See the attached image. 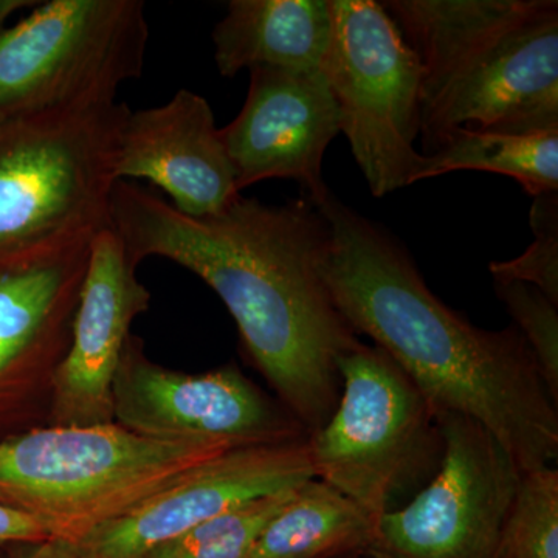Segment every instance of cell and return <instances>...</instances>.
<instances>
[{"label":"cell","instance_id":"e0dca14e","mask_svg":"<svg viewBox=\"0 0 558 558\" xmlns=\"http://www.w3.org/2000/svg\"><path fill=\"white\" fill-rule=\"evenodd\" d=\"M376 520L329 484L307 480L269 521L248 558H333L365 553Z\"/></svg>","mask_w":558,"mask_h":558},{"label":"cell","instance_id":"d6986e66","mask_svg":"<svg viewBox=\"0 0 558 558\" xmlns=\"http://www.w3.org/2000/svg\"><path fill=\"white\" fill-rule=\"evenodd\" d=\"M494 558H558V470L521 473Z\"/></svg>","mask_w":558,"mask_h":558},{"label":"cell","instance_id":"ac0fdd59","mask_svg":"<svg viewBox=\"0 0 558 558\" xmlns=\"http://www.w3.org/2000/svg\"><path fill=\"white\" fill-rule=\"evenodd\" d=\"M454 171L509 175L532 197L558 193V131L543 134H499L453 130L422 156L414 183Z\"/></svg>","mask_w":558,"mask_h":558},{"label":"cell","instance_id":"7402d4cb","mask_svg":"<svg viewBox=\"0 0 558 558\" xmlns=\"http://www.w3.org/2000/svg\"><path fill=\"white\" fill-rule=\"evenodd\" d=\"M534 242L519 258L488 264L494 281L534 286L558 306V193L534 197L529 215Z\"/></svg>","mask_w":558,"mask_h":558},{"label":"cell","instance_id":"7c38bea8","mask_svg":"<svg viewBox=\"0 0 558 558\" xmlns=\"http://www.w3.org/2000/svg\"><path fill=\"white\" fill-rule=\"evenodd\" d=\"M307 438L241 447L202 462L128 515L80 539L78 558H143L227 510L299 487L315 478Z\"/></svg>","mask_w":558,"mask_h":558},{"label":"cell","instance_id":"277c9868","mask_svg":"<svg viewBox=\"0 0 558 558\" xmlns=\"http://www.w3.org/2000/svg\"><path fill=\"white\" fill-rule=\"evenodd\" d=\"M229 450L145 438L116 422L44 425L0 440V506L36 521L51 538L76 545Z\"/></svg>","mask_w":558,"mask_h":558},{"label":"cell","instance_id":"6da1fadb","mask_svg":"<svg viewBox=\"0 0 558 558\" xmlns=\"http://www.w3.org/2000/svg\"><path fill=\"white\" fill-rule=\"evenodd\" d=\"M109 213L132 264L172 260L215 290L279 403L307 435L318 432L339 402L340 359L362 343L323 279L328 226L318 208L307 197L271 205L241 194L219 215L191 218L120 180Z\"/></svg>","mask_w":558,"mask_h":558},{"label":"cell","instance_id":"30bf717a","mask_svg":"<svg viewBox=\"0 0 558 558\" xmlns=\"http://www.w3.org/2000/svg\"><path fill=\"white\" fill-rule=\"evenodd\" d=\"M438 472L402 508L376 520L373 558H494L521 473L478 422L440 414Z\"/></svg>","mask_w":558,"mask_h":558},{"label":"cell","instance_id":"d4e9b609","mask_svg":"<svg viewBox=\"0 0 558 558\" xmlns=\"http://www.w3.org/2000/svg\"><path fill=\"white\" fill-rule=\"evenodd\" d=\"M36 3L38 2H32V0H0V28L5 27L7 21L14 13L27 7H35Z\"/></svg>","mask_w":558,"mask_h":558},{"label":"cell","instance_id":"4fadbf2b","mask_svg":"<svg viewBox=\"0 0 558 558\" xmlns=\"http://www.w3.org/2000/svg\"><path fill=\"white\" fill-rule=\"evenodd\" d=\"M247 98L236 119L220 128L242 191L264 180L299 183L318 205L330 190L323 157L340 134V116L322 70H248Z\"/></svg>","mask_w":558,"mask_h":558},{"label":"cell","instance_id":"5bb4252c","mask_svg":"<svg viewBox=\"0 0 558 558\" xmlns=\"http://www.w3.org/2000/svg\"><path fill=\"white\" fill-rule=\"evenodd\" d=\"M150 306L119 234H94L89 266L73 319L72 339L51 388L47 425L87 427L113 422L112 384L132 333Z\"/></svg>","mask_w":558,"mask_h":558},{"label":"cell","instance_id":"603a6c76","mask_svg":"<svg viewBox=\"0 0 558 558\" xmlns=\"http://www.w3.org/2000/svg\"><path fill=\"white\" fill-rule=\"evenodd\" d=\"M51 538L36 521L16 510L0 506V548L14 543L38 542Z\"/></svg>","mask_w":558,"mask_h":558},{"label":"cell","instance_id":"8fae6325","mask_svg":"<svg viewBox=\"0 0 558 558\" xmlns=\"http://www.w3.org/2000/svg\"><path fill=\"white\" fill-rule=\"evenodd\" d=\"M113 422L145 438L229 449L307 438L292 414L236 366L180 373L153 362L132 336L112 384Z\"/></svg>","mask_w":558,"mask_h":558},{"label":"cell","instance_id":"9c48e42d","mask_svg":"<svg viewBox=\"0 0 558 558\" xmlns=\"http://www.w3.org/2000/svg\"><path fill=\"white\" fill-rule=\"evenodd\" d=\"M95 233L70 231L0 255V440L47 425Z\"/></svg>","mask_w":558,"mask_h":558},{"label":"cell","instance_id":"484cf974","mask_svg":"<svg viewBox=\"0 0 558 558\" xmlns=\"http://www.w3.org/2000/svg\"><path fill=\"white\" fill-rule=\"evenodd\" d=\"M0 549H2V548H0Z\"/></svg>","mask_w":558,"mask_h":558},{"label":"cell","instance_id":"ba28073f","mask_svg":"<svg viewBox=\"0 0 558 558\" xmlns=\"http://www.w3.org/2000/svg\"><path fill=\"white\" fill-rule=\"evenodd\" d=\"M322 70L355 163L374 197L413 185L422 154V65L380 2L330 0Z\"/></svg>","mask_w":558,"mask_h":558},{"label":"cell","instance_id":"2e32d148","mask_svg":"<svg viewBox=\"0 0 558 558\" xmlns=\"http://www.w3.org/2000/svg\"><path fill=\"white\" fill-rule=\"evenodd\" d=\"M332 32L330 0H231L213 31L220 75L270 68L312 72Z\"/></svg>","mask_w":558,"mask_h":558},{"label":"cell","instance_id":"9a60e30c","mask_svg":"<svg viewBox=\"0 0 558 558\" xmlns=\"http://www.w3.org/2000/svg\"><path fill=\"white\" fill-rule=\"evenodd\" d=\"M116 175L149 180L191 218L219 215L241 196L211 106L186 89L156 108L131 110Z\"/></svg>","mask_w":558,"mask_h":558},{"label":"cell","instance_id":"44dd1931","mask_svg":"<svg viewBox=\"0 0 558 558\" xmlns=\"http://www.w3.org/2000/svg\"><path fill=\"white\" fill-rule=\"evenodd\" d=\"M498 299L505 303L526 340L550 399L558 405V306L534 286L520 281H494Z\"/></svg>","mask_w":558,"mask_h":558},{"label":"cell","instance_id":"cb8c5ba5","mask_svg":"<svg viewBox=\"0 0 558 558\" xmlns=\"http://www.w3.org/2000/svg\"><path fill=\"white\" fill-rule=\"evenodd\" d=\"M0 558H78V554L68 539L46 538L3 546Z\"/></svg>","mask_w":558,"mask_h":558},{"label":"cell","instance_id":"3957f363","mask_svg":"<svg viewBox=\"0 0 558 558\" xmlns=\"http://www.w3.org/2000/svg\"><path fill=\"white\" fill-rule=\"evenodd\" d=\"M422 65V156L453 130L558 131L557 0H385Z\"/></svg>","mask_w":558,"mask_h":558},{"label":"cell","instance_id":"7a4b0ae2","mask_svg":"<svg viewBox=\"0 0 558 558\" xmlns=\"http://www.w3.org/2000/svg\"><path fill=\"white\" fill-rule=\"evenodd\" d=\"M315 207L328 226L323 279L354 332L369 337L438 416L483 425L520 472L553 465L557 405L520 330L472 325L429 290L389 231L332 193Z\"/></svg>","mask_w":558,"mask_h":558},{"label":"cell","instance_id":"52a82bcc","mask_svg":"<svg viewBox=\"0 0 558 558\" xmlns=\"http://www.w3.org/2000/svg\"><path fill=\"white\" fill-rule=\"evenodd\" d=\"M149 28L142 0H50L0 28V121L116 102L142 76Z\"/></svg>","mask_w":558,"mask_h":558},{"label":"cell","instance_id":"5b68a950","mask_svg":"<svg viewBox=\"0 0 558 558\" xmlns=\"http://www.w3.org/2000/svg\"><path fill=\"white\" fill-rule=\"evenodd\" d=\"M339 402L307 438L315 478L374 519L427 486L442 459L439 417L381 349L359 343L339 362Z\"/></svg>","mask_w":558,"mask_h":558},{"label":"cell","instance_id":"8992f818","mask_svg":"<svg viewBox=\"0 0 558 558\" xmlns=\"http://www.w3.org/2000/svg\"><path fill=\"white\" fill-rule=\"evenodd\" d=\"M124 102L0 121V255L109 227Z\"/></svg>","mask_w":558,"mask_h":558},{"label":"cell","instance_id":"ffe728a7","mask_svg":"<svg viewBox=\"0 0 558 558\" xmlns=\"http://www.w3.org/2000/svg\"><path fill=\"white\" fill-rule=\"evenodd\" d=\"M295 488L227 510L143 558H248L260 532L289 501Z\"/></svg>","mask_w":558,"mask_h":558}]
</instances>
